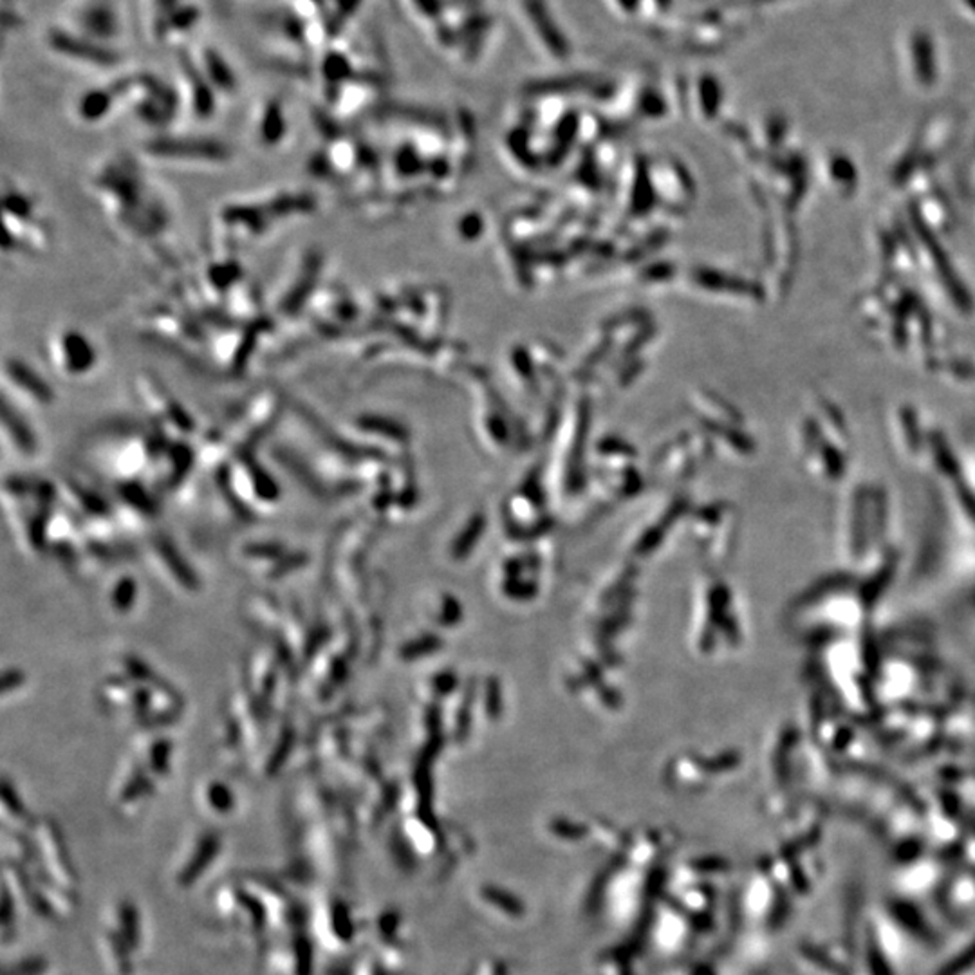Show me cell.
I'll return each mask as SVG.
<instances>
[{
    "label": "cell",
    "instance_id": "6da1fadb",
    "mask_svg": "<svg viewBox=\"0 0 975 975\" xmlns=\"http://www.w3.org/2000/svg\"><path fill=\"white\" fill-rule=\"evenodd\" d=\"M92 193L103 211L130 237L161 235L168 224L164 208L150 197L152 193L132 161L105 163L92 177Z\"/></svg>",
    "mask_w": 975,
    "mask_h": 975
},
{
    "label": "cell",
    "instance_id": "52a82bcc",
    "mask_svg": "<svg viewBox=\"0 0 975 975\" xmlns=\"http://www.w3.org/2000/svg\"><path fill=\"white\" fill-rule=\"evenodd\" d=\"M49 43L56 52L72 60L94 63L96 67H114V63L119 61V56L112 49L99 47L94 40L63 29H54L49 36Z\"/></svg>",
    "mask_w": 975,
    "mask_h": 975
},
{
    "label": "cell",
    "instance_id": "2e32d148",
    "mask_svg": "<svg viewBox=\"0 0 975 975\" xmlns=\"http://www.w3.org/2000/svg\"><path fill=\"white\" fill-rule=\"evenodd\" d=\"M412 4L416 5V9L427 16V18H439L441 13H443V4L441 0H412Z\"/></svg>",
    "mask_w": 975,
    "mask_h": 975
},
{
    "label": "cell",
    "instance_id": "277c9868",
    "mask_svg": "<svg viewBox=\"0 0 975 975\" xmlns=\"http://www.w3.org/2000/svg\"><path fill=\"white\" fill-rule=\"evenodd\" d=\"M49 358L58 372L67 378H81L98 363V351L90 338L78 329H63L49 342Z\"/></svg>",
    "mask_w": 975,
    "mask_h": 975
},
{
    "label": "cell",
    "instance_id": "7c38bea8",
    "mask_svg": "<svg viewBox=\"0 0 975 975\" xmlns=\"http://www.w3.org/2000/svg\"><path fill=\"white\" fill-rule=\"evenodd\" d=\"M202 278H204V284L211 291H217L222 296H228L240 284L242 271H240L239 262L233 257L215 258L206 266Z\"/></svg>",
    "mask_w": 975,
    "mask_h": 975
},
{
    "label": "cell",
    "instance_id": "4fadbf2b",
    "mask_svg": "<svg viewBox=\"0 0 975 975\" xmlns=\"http://www.w3.org/2000/svg\"><path fill=\"white\" fill-rule=\"evenodd\" d=\"M199 69L204 74V78L210 81L211 87H215V89H219L220 92H226V94L235 92L237 78H235L233 70L230 69V65L224 61V58L219 52H215L211 49H206L202 52V65Z\"/></svg>",
    "mask_w": 975,
    "mask_h": 975
},
{
    "label": "cell",
    "instance_id": "ac0fdd59",
    "mask_svg": "<svg viewBox=\"0 0 975 975\" xmlns=\"http://www.w3.org/2000/svg\"><path fill=\"white\" fill-rule=\"evenodd\" d=\"M652 5L656 9H660V11H663V9H667L670 5V0H652Z\"/></svg>",
    "mask_w": 975,
    "mask_h": 975
},
{
    "label": "cell",
    "instance_id": "7a4b0ae2",
    "mask_svg": "<svg viewBox=\"0 0 975 975\" xmlns=\"http://www.w3.org/2000/svg\"><path fill=\"white\" fill-rule=\"evenodd\" d=\"M316 201L309 193H277L266 201L228 204L219 211V226L230 240H255L277 222L314 211Z\"/></svg>",
    "mask_w": 975,
    "mask_h": 975
},
{
    "label": "cell",
    "instance_id": "9c48e42d",
    "mask_svg": "<svg viewBox=\"0 0 975 975\" xmlns=\"http://www.w3.org/2000/svg\"><path fill=\"white\" fill-rule=\"evenodd\" d=\"M524 9L530 23L533 25L539 40L551 51L557 58H567L571 54V45L566 40V34L557 25L551 11L546 5V0H524Z\"/></svg>",
    "mask_w": 975,
    "mask_h": 975
},
{
    "label": "cell",
    "instance_id": "5bb4252c",
    "mask_svg": "<svg viewBox=\"0 0 975 975\" xmlns=\"http://www.w3.org/2000/svg\"><path fill=\"white\" fill-rule=\"evenodd\" d=\"M81 29L87 31V38H105L114 31V14L108 5L92 4L78 16Z\"/></svg>",
    "mask_w": 975,
    "mask_h": 975
},
{
    "label": "cell",
    "instance_id": "e0dca14e",
    "mask_svg": "<svg viewBox=\"0 0 975 975\" xmlns=\"http://www.w3.org/2000/svg\"><path fill=\"white\" fill-rule=\"evenodd\" d=\"M614 2H616V5H618L623 13L634 14V13L640 11V7L643 5L645 0H614Z\"/></svg>",
    "mask_w": 975,
    "mask_h": 975
},
{
    "label": "cell",
    "instance_id": "30bf717a",
    "mask_svg": "<svg viewBox=\"0 0 975 975\" xmlns=\"http://www.w3.org/2000/svg\"><path fill=\"white\" fill-rule=\"evenodd\" d=\"M287 134L286 112L280 99L273 98L262 105V110L257 119V139L266 148L278 146Z\"/></svg>",
    "mask_w": 975,
    "mask_h": 975
},
{
    "label": "cell",
    "instance_id": "8fae6325",
    "mask_svg": "<svg viewBox=\"0 0 975 975\" xmlns=\"http://www.w3.org/2000/svg\"><path fill=\"white\" fill-rule=\"evenodd\" d=\"M117 94L114 87L92 89L85 92L78 101V116L81 121L92 125L103 121L117 105Z\"/></svg>",
    "mask_w": 975,
    "mask_h": 975
},
{
    "label": "cell",
    "instance_id": "8992f818",
    "mask_svg": "<svg viewBox=\"0 0 975 975\" xmlns=\"http://www.w3.org/2000/svg\"><path fill=\"white\" fill-rule=\"evenodd\" d=\"M137 396L146 403V407L161 417L163 423L175 425V428L183 432H190L193 428L192 417L186 414V410L173 399V396L157 381L154 376L141 374L136 381Z\"/></svg>",
    "mask_w": 975,
    "mask_h": 975
},
{
    "label": "cell",
    "instance_id": "5b68a950",
    "mask_svg": "<svg viewBox=\"0 0 975 975\" xmlns=\"http://www.w3.org/2000/svg\"><path fill=\"white\" fill-rule=\"evenodd\" d=\"M323 258L320 251L307 253L304 264L300 266L298 275L293 278V284L284 291L277 304V313L282 318H295L298 316L314 298L318 293V280L322 273Z\"/></svg>",
    "mask_w": 975,
    "mask_h": 975
},
{
    "label": "cell",
    "instance_id": "3957f363",
    "mask_svg": "<svg viewBox=\"0 0 975 975\" xmlns=\"http://www.w3.org/2000/svg\"><path fill=\"white\" fill-rule=\"evenodd\" d=\"M143 154L163 163L220 164L231 159V150L224 143L195 137H157L143 146Z\"/></svg>",
    "mask_w": 975,
    "mask_h": 975
},
{
    "label": "cell",
    "instance_id": "9a60e30c",
    "mask_svg": "<svg viewBox=\"0 0 975 975\" xmlns=\"http://www.w3.org/2000/svg\"><path fill=\"white\" fill-rule=\"evenodd\" d=\"M145 323L148 329H152L157 336H163V338H175V340H183V338H193V331L186 327V322L177 316L175 313H152L145 318Z\"/></svg>",
    "mask_w": 975,
    "mask_h": 975
},
{
    "label": "cell",
    "instance_id": "ba28073f",
    "mask_svg": "<svg viewBox=\"0 0 975 975\" xmlns=\"http://www.w3.org/2000/svg\"><path fill=\"white\" fill-rule=\"evenodd\" d=\"M4 381L18 396L36 405L45 407V405H51L54 399V392L47 385V381L20 358H7L4 361Z\"/></svg>",
    "mask_w": 975,
    "mask_h": 975
}]
</instances>
